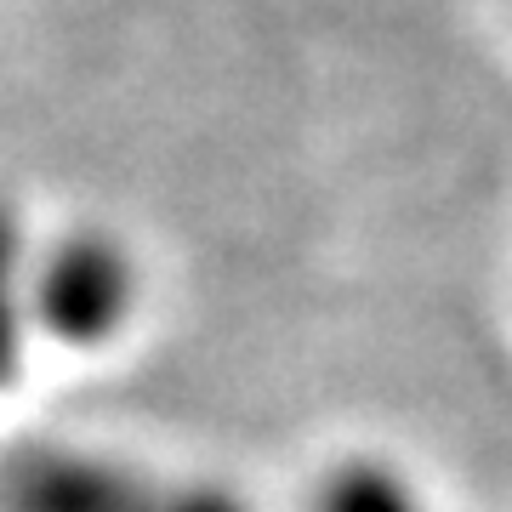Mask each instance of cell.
I'll return each instance as SVG.
<instances>
[{
	"label": "cell",
	"mask_w": 512,
	"mask_h": 512,
	"mask_svg": "<svg viewBox=\"0 0 512 512\" xmlns=\"http://www.w3.org/2000/svg\"><path fill=\"white\" fill-rule=\"evenodd\" d=\"M313 512H416V495L382 461H348L319 484Z\"/></svg>",
	"instance_id": "3957f363"
},
{
	"label": "cell",
	"mask_w": 512,
	"mask_h": 512,
	"mask_svg": "<svg viewBox=\"0 0 512 512\" xmlns=\"http://www.w3.org/2000/svg\"><path fill=\"white\" fill-rule=\"evenodd\" d=\"M18 370V222L0 205V382Z\"/></svg>",
	"instance_id": "277c9868"
},
{
	"label": "cell",
	"mask_w": 512,
	"mask_h": 512,
	"mask_svg": "<svg viewBox=\"0 0 512 512\" xmlns=\"http://www.w3.org/2000/svg\"><path fill=\"white\" fill-rule=\"evenodd\" d=\"M137 302L131 256L103 234L63 239L35 279V319L69 348H97L126 325Z\"/></svg>",
	"instance_id": "7a4b0ae2"
},
{
	"label": "cell",
	"mask_w": 512,
	"mask_h": 512,
	"mask_svg": "<svg viewBox=\"0 0 512 512\" xmlns=\"http://www.w3.org/2000/svg\"><path fill=\"white\" fill-rule=\"evenodd\" d=\"M0 512H245L211 484L154 478L74 450H18L0 461Z\"/></svg>",
	"instance_id": "6da1fadb"
}]
</instances>
